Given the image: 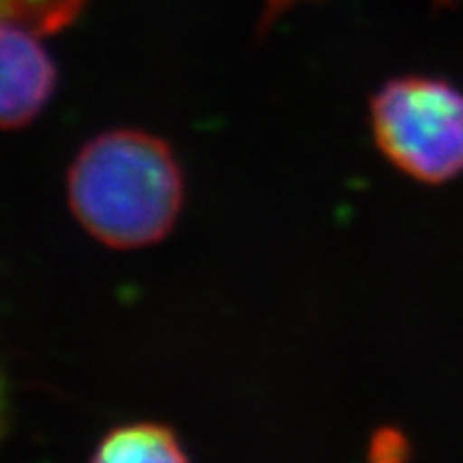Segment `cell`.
<instances>
[{
  "label": "cell",
  "instance_id": "cell-2",
  "mask_svg": "<svg viewBox=\"0 0 463 463\" xmlns=\"http://www.w3.org/2000/svg\"><path fill=\"white\" fill-rule=\"evenodd\" d=\"M380 153L420 183H447L463 172V92L427 75L382 84L369 101Z\"/></svg>",
  "mask_w": 463,
  "mask_h": 463
},
{
  "label": "cell",
  "instance_id": "cell-1",
  "mask_svg": "<svg viewBox=\"0 0 463 463\" xmlns=\"http://www.w3.org/2000/svg\"><path fill=\"white\" fill-rule=\"evenodd\" d=\"M69 208L95 241L142 249L170 234L183 208V174L172 148L140 129L86 142L67 174Z\"/></svg>",
  "mask_w": 463,
  "mask_h": 463
},
{
  "label": "cell",
  "instance_id": "cell-3",
  "mask_svg": "<svg viewBox=\"0 0 463 463\" xmlns=\"http://www.w3.org/2000/svg\"><path fill=\"white\" fill-rule=\"evenodd\" d=\"M37 33L3 22L0 34V120L5 129H22L50 101L56 69Z\"/></svg>",
  "mask_w": 463,
  "mask_h": 463
},
{
  "label": "cell",
  "instance_id": "cell-6",
  "mask_svg": "<svg viewBox=\"0 0 463 463\" xmlns=\"http://www.w3.org/2000/svg\"><path fill=\"white\" fill-rule=\"evenodd\" d=\"M408 455V439L397 430H380L373 433L369 447V457L373 461H402Z\"/></svg>",
  "mask_w": 463,
  "mask_h": 463
},
{
  "label": "cell",
  "instance_id": "cell-4",
  "mask_svg": "<svg viewBox=\"0 0 463 463\" xmlns=\"http://www.w3.org/2000/svg\"><path fill=\"white\" fill-rule=\"evenodd\" d=\"M90 459L95 463H183L187 453L170 427L133 422L106 433Z\"/></svg>",
  "mask_w": 463,
  "mask_h": 463
},
{
  "label": "cell",
  "instance_id": "cell-7",
  "mask_svg": "<svg viewBox=\"0 0 463 463\" xmlns=\"http://www.w3.org/2000/svg\"><path fill=\"white\" fill-rule=\"evenodd\" d=\"M289 3H292V0H269L270 9H281V7H286V5H289Z\"/></svg>",
  "mask_w": 463,
  "mask_h": 463
},
{
  "label": "cell",
  "instance_id": "cell-5",
  "mask_svg": "<svg viewBox=\"0 0 463 463\" xmlns=\"http://www.w3.org/2000/svg\"><path fill=\"white\" fill-rule=\"evenodd\" d=\"M89 0H0L5 22H14L37 34L67 28L82 14Z\"/></svg>",
  "mask_w": 463,
  "mask_h": 463
}]
</instances>
